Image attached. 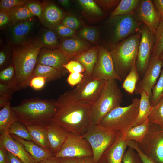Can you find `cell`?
<instances>
[{"mask_svg":"<svg viewBox=\"0 0 163 163\" xmlns=\"http://www.w3.org/2000/svg\"><path fill=\"white\" fill-rule=\"evenodd\" d=\"M25 5L32 13L37 16L40 21L43 14L42 3L37 1H29Z\"/></svg>","mask_w":163,"mask_h":163,"instance_id":"cell-44","label":"cell"},{"mask_svg":"<svg viewBox=\"0 0 163 163\" xmlns=\"http://www.w3.org/2000/svg\"><path fill=\"white\" fill-rule=\"evenodd\" d=\"M79 158L77 157L61 158L60 163H77Z\"/></svg>","mask_w":163,"mask_h":163,"instance_id":"cell-59","label":"cell"},{"mask_svg":"<svg viewBox=\"0 0 163 163\" xmlns=\"http://www.w3.org/2000/svg\"><path fill=\"white\" fill-rule=\"evenodd\" d=\"M137 144L155 163H163V129L150 123L148 133L143 141Z\"/></svg>","mask_w":163,"mask_h":163,"instance_id":"cell-8","label":"cell"},{"mask_svg":"<svg viewBox=\"0 0 163 163\" xmlns=\"http://www.w3.org/2000/svg\"><path fill=\"white\" fill-rule=\"evenodd\" d=\"M8 163H23L19 158L11 152H7Z\"/></svg>","mask_w":163,"mask_h":163,"instance_id":"cell-55","label":"cell"},{"mask_svg":"<svg viewBox=\"0 0 163 163\" xmlns=\"http://www.w3.org/2000/svg\"><path fill=\"white\" fill-rule=\"evenodd\" d=\"M78 2L83 10L88 13L96 15H103V11L95 1L79 0Z\"/></svg>","mask_w":163,"mask_h":163,"instance_id":"cell-39","label":"cell"},{"mask_svg":"<svg viewBox=\"0 0 163 163\" xmlns=\"http://www.w3.org/2000/svg\"><path fill=\"white\" fill-rule=\"evenodd\" d=\"M7 12L11 24L27 20L35 17L25 4L14 8Z\"/></svg>","mask_w":163,"mask_h":163,"instance_id":"cell-32","label":"cell"},{"mask_svg":"<svg viewBox=\"0 0 163 163\" xmlns=\"http://www.w3.org/2000/svg\"><path fill=\"white\" fill-rule=\"evenodd\" d=\"M155 41L152 56L159 57L163 52V21H161L156 30Z\"/></svg>","mask_w":163,"mask_h":163,"instance_id":"cell-37","label":"cell"},{"mask_svg":"<svg viewBox=\"0 0 163 163\" xmlns=\"http://www.w3.org/2000/svg\"><path fill=\"white\" fill-rule=\"evenodd\" d=\"M10 135L13 139L22 145L34 160L35 163L54 156L50 151L40 147L32 141L23 139L14 135Z\"/></svg>","mask_w":163,"mask_h":163,"instance_id":"cell-24","label":"cell"},{"mask_svg":"<svg viewBox=\"0 0 163 163\" xmlns=\"http://www.w3.org/2000/svg\"><path fill=\"white\" fill-rule=\"evenodd\" d=\"M93 156L91 148L88 141L81 136L68 132L61 149L54 156L58 158L77 157Z\"/></svg>","mask_w":163,"mask_h":163,"instance_id":"cell-10","label":"cell"},{"mask_svg":"<svg viewBox=\"0 0 163 163\" xmlns=\"http://www.w3.org/2000/svg\"><path fill=\"white\" fill-rule=\"evenodd\" d=\"M14 76V69L13 65L11 64L8 66L1 70L0 82L13 84Z\"/></svg>","mask_w":163,"mask_h":163,"instance_id":"cell-40","label":"cell"},{"mask_svg":"<svg viewBox=\"0 0 163 163\" xmlns=\"http://www.w3.org/2000/svg\"><path fill=\"white\" fill-rule=\"evenodd\" d=\"M128 147L133 149L138 154L143 163H155L149 156L145 155L137 143L133 140L128 142Z\"/></svg>","mask_w":163,"mask_h":163,"instance_id":"cell-48","label":"cell"},{"mask_svg":"<svg viewBox=\"0 0 163 163\" xmlns=\"http://www.w3.org/2000/svg\"><path fill=\"white\" fill-rule=\"evenodd\" d=\"M15 91L12 84L0 82V95L6 97L10 100Z\"/></svg>","mask_w":163,"mask_h":163,"instance_id":"cell-50","label":"cell"},{"mask_svg":"<svg viewBox=\"0 0 163 163\" xmlns=\"http://www.w3.org/2000/svg\"><path fill=\"white\" fill-rule=\"evenodd\" d=\"M11 109L18 122L24 125L46 126L52 122L57 106L56 100L36 97L24 99Z\"/></svg>","mask_w":163,"mask_h":163,"instance_id":"cell-3","label":"cell"},{"mask_svg":"<svg viewBox=\"0 0 163 163\" xmlns=\"http://www.w3.org/2000/svg\"><path fill=\"white\" fill-rule=\"evenodd\" d=\"M97 163H107L106 161L103 158L101 157Z\"/></svg>","mask_w":163,"mask_h":163,"instance_id":"cell-62","label":"cell"},{"mask_svg":"<svg viewBox=\"0 0 163 163\" xmlns=\"http://www.w3.org/2000/svg\"><path fill=\"white\" fill-rule=\"evenodd\" d=\"M91 76L102 80L113 79L120 82L123 81L115 71L110 52L102 46H99L97 61L94 67Z\"/></svg>","mask_w":163,"mask_h":163,"instance_id":"cell-14","label":"cell"},{"mask_svg":"<svg viewBox=\"0 0 163 163\" xmlns=\"http://www.w3.org/2000/svg\"><path fill=\"white\" fill-rule=\"evenodd\" d=\"M28 1L26 0H1L0 11L7 12L14 8L26 4Z\"/></svg>","mask_w":163,"mask_h":163,"instance_id":"cell-43","label":"cell"},{"mask_svg":"<svg viewBox=\"0 0 163 163\" xmlns=\"http://www.w3.org/2000/svg\"><path fill=\"white\" fill-rule=\"evenodd\" d=\"M63 67L69 73H83L85 71L84 67L81 63L73 59L70 60L68 63L63 65Z\"/></svg>","mask_w":163,"mask_h":163,"instance_id":"cell-45","label":"cell"},{"mask_svg":"<svg viewBox=\"0 0 163 163\" xmlns=\"http://www.w3.org/2000/svg\"><path fill=\"white\" fill-rule=\"evenodd\" d=\"M56 102L57 111L52 122L68 132L81 136L92 125L91 104L75 100L71 91H66Z\"/></svg>","mask_w":163,"mask_h":163,"instance_id":"cell-1","label":"cell"},{"mask_svg":"<svg viewBox=\"0 0 163 163\" xmlns=\"http://www.w3.org/2000/svg\"><path fill=\"white\" fill-rule=\"evenodd\" d=\"M53 30L57 35L64 37H76L75 31L61 24L58 25Z\"/></svg>","mask_w":163,"mask_h":163,"instance_id":"cell-46","label":"cell"},{"mask_svg":"<svg viewBox=\"0 0 163 163\" xmlns=\"http://www.w3.org/2000/svg\"><path fill=\"white\" fill-rule=\"evenodd\" d=\"M152 1L160 15L161 21H163V0H153Z\"/></svg>","mask_w":163,"mask_h":163,"instance_id":"cell-54","label":"cell"},{"mask_svg":"<svg viewBox=\"0 0 163 163\" xmlns=\"http://www.w3.org/2000/svg\"><path fill=\"white\" fill-rule=\"evenodd\" d=\"M57 2L62 6L66 8L69 7L70 1L69 0H58Z\"/></svg>","mask_w":163,"mask_h":163,"instance_id":"cell-61","label":"cell"},{"mask_svg":"<svg viewBox=\"0 0 163 163\" xmlns=\"http://www.w3.org/2000/svg\"></svg>","mask_w":163,"mask_h":163,"instance_id":"cell-64","label":"cell"},{"mask_svg":"<svg viewBox=\"0 0 163 163\" xmlns=\"http://www.w3.org/2000/svg\"><path fill=\"white\" fill-rule=\"evenodd\" d=\"M148 118L150 123L163 129V98L156 105L152 107Z\"/></svg>","mask_w":163,"mask_h":163,"instance_id":"cell-34","label":"cell"},{"mask_svg":"<svg viewBox=\"0 0 163 163\" xmlns=\"http://www.w3.org/2000/svg\"><path fill=\"white\" fill-rule=\"evenodd\" d=\"M134 13L139 21L144 24L155 35L161 18L152 0H142Z\"/></svg>","mask_w":163,"mask_h":163,"instance_id":"cell-16","label":"cell"},{"mask_svg":"<svg viewBox=\"0 0 163 163\" xmlns=\"http://www.w3.org/2000/svg\"><path fill=\"white\" fill-rule=\"evenodd\" d=\"M34 40L42 48L51 50L59 48V42L57 35L52 30L45 27L41 29Z\"/></svg>","mask_w":163,"mask_h":163,"instance_id":"cell-26","label":"cell"},{"mask_svg":"<svg viewBox=\"0 0 163 163\" xmlns=\"http://www.w3.org/2000/svg\"><path fill=\"white\" fill-rule=\"evenodd\" d=\"M41 48L35 40L23 45L13 47L11 64L15 70L13 85L15 91L29 85L33 77L37 57Z\"/></svg>","mask_w":163,"mask_h":163,"instance_id":"cell-2","label":"cell"},{"mask_svg":"<svg viewBox=\"0 0 163 163\" xmlns=\"http://www.w3.org/2000/svg\"><path fill=\"white\" fill-rule=\"evenodd\" d=\"M119 132L99 124L92 125L81 136L89 143L95 163H97L116 139Z\"/></svg>","mask_w":163,"mask_h":163,"instance_id":"cell-7","label":"cell"},{"mask_svg":"<svg viewBox=\"0 0 163 163\" xmlns=\"http://www.w3.org/2000/svg\"><path fill=\"white\" fill-rule=\"evenodd\" d=\"M43 14L40 21L44 27L53 30L60 24L64 17L62 11L50 1L42 3Z\"/></svg>","mask_w":163,"mask_h":163,"instance_id":"cell-19","label":"cell"},{"mask_svg":"<svg viewBox=\"0 0 163 163\" xmlns=\"http://www.w3.org/2000/svg\"><path fill=\"white\" fill-rule=\"evenodd\" d=\"M120 0H96L95 1L104 10L110 11H113L117 6Z\"/></svg>","mask_w":163,"mask_h":163,"instance_id":"cell-49","label":"cell"},{"mask_svg":"<svg viewBox=\"0 0 163 163\" xmlns=\"http://www.w3.org/2000/svg\"><path fill=\"white\" fill-rule=\"evenodd\" d=\"M139 110L136 120L133 126L143 123L148 119L152 107L151 105L150 97L144 91H141Z\"/></svg>","mask_w":163,"mask_h":163,"instance_id":"cell-31","label":"cell"},{"mask_svg":"<svg viewBox=\"0 0 163 163\" xmlns=\"http://www.w3.org/2000/svg\"><path fill=\"white\" fill-rule=\"evenodd\" d=\"M139 31L141 37L139 46L136 66L139 75L143 76L152 55L155 43V36L144 24L141 27Z\"/></svg>","mask_w":163,"mask_h":163,"instance_id":"cell-11","label":"cell"},{"mask_svg":"<svg viewBox=\"0 0 163 163\" xmlns=\"http://www.w3.org/2000/svg\"><path fill=\"white\" fill-rule=\"evenodd\" d=\"M7 132L10 135H14L23 139L33 141L25 125L19 122H15L12 124Z\"/></svg>","mask_w":163,"mask_h":163,"instance_id":"cell-36","label":"cell"},{"mask_svg":"<svg viewBox=\"0 0 163 163\" xmlns=\"http://www.w3.org/2000/svg\"><path fill=\"white\" fill-rule=\"evenodd\" d=\"M7 152L6 149L0 147V163H8Z\"/></svg>","mask_w":163,"mask_h":163,"instance_id":"cell-56","label":"cell"},{"mask_svg":"<svg viewBox=\"0 0 163 163\" xmlns=\"http://www.w3.org/2000/svg\"><path fill=\"white\" fill-rule=\"evenodd\" d=\"M12 50L9 45H7L0 51V69L2 70L10 64V58Z\"/></svg>","mask_w":163,"mask_h":163,"instance_id":"cell-42","label":"cell"},{"mask_svg":"<svg viewBox=\"0 0 163 163\" xmlns=\"http://www.w3.org/2000/svg\"><path fill=\"white\" fill-rule=\"evenodd\" d=\"M18 118L11 109L10 102L0 110V133L7 132L10 126L18 122Z\"/></svg>","mask_w":163,"mask_h":163,"instance_id":"cell-28","label":"cell"},{"mask_svg":"<svg viewBox=\"0 0 163 163\" xmlns=\"http://www.w3.org/2000/svg\"><path fill=\"white\" fill-rule=\"evenodd\" d=\"M159 57H160L161 59H163V52H162V53L161 54Z\"/></svg>","mask_w":163,"mask_h":163,"instance_id":"cell-63","label":"cell"},{"mask_svg":"<svg viewBox=\"0 0 163 163\" xmlns=\"http://www.w3.org/2000/svg\"><path fill=\"white\" fill-rule=\"evenodd\" d=\"M46 81V78L44 77L34 76L30 81L29 85L35 90H40L44 87Z\"/></svg>","mask_w":163,"mask_h":163,"instance_id":"cell-52","label":"cell"},{"mask_svg":"<svg viewBox=\"0 0 163 163\" xmlns=\"http://www.w3.org/2000/svg\"><path fill=\"white\" fill-rule=\"evenodd\" d=\"M150 123L148 118L140 125L133 126L123 136L127 141L133 140L137 143L141 142L148 133Z\"/></svg>","mask_w":163,"mask_h":163,"instance_id":"cell-27","label":"cell"},{"mask_svg":"<svg viewBox=\"0 0 163 163\" xmlns=\"http://www.w3.org/2000/svg\"><path fill=\"white\" fill-rule=\"evenodd\" d=\"M11 22L10 18L6 12L0 11V27L1 28Z\"/></svg>","mask_w":163,"mask_h":163,"instance_id":"cell-53","label":"cell"},{"mask_svg":"<svg viewBox=\"0 0 163 163\" xmlns=\"http://www.w3.org/2000/svg\"><path fill=\"white\" fill-rule=\"evenodd\" d=\"M25 125L32 137L33 141L40 147L50 151L46 126L38 125Z\"/></svg>","mask_w":163,"mask_h":163,"instance_id":"cell-25","label":"cell"},{"mask_svg":"<svg viewBox=\"0 0 163 163\" xmlns=\"http://www.w3.org/2000/svg\"><path fill=\"white\" fill-rule=\"evenodd\" d=\"M60 24L74 30L78 28L80 25L79 21L77 18L71 15L65 17Z\"/></svg>","mask_w":163,"mask_h":163,"instance_id":"cell-47","label":"cell"},{"mask_svg":"<svg viewBox=\"0 0 163 163\" xmlns=\"http://www.w3.org/2000/svg\"><path fill=\"white\" fill-rule=\"evenodd\" d=\"M70 59L59 49L51 50L41 48L40 51L37 64L54 67L64 75L67 71L63 66L68 63Z\"/></svg>","mask_w":163,"mask_h":163,"instance_id":"cell-17","label":"cell"},{"mask_svg":"<svg viewBox=\"0 0 163 163\" xmlns=\"http://www.w3.org/2000/svg\"><path fill=\"white\" fill-rule=\"evenodd\" d=\"M163 98V67L158 81L152 89L150 98L151 106L156 105Z\"/></svg>","mask_w":163,"mask_h":163,"instance_id":"cell-35","label":"cell"},{"mask_svg":"<svg viewBox=\"0 0 163 163\" xmlns=\"http://www.w3.org/2000/svg\"><path fill=\"white\" fill-rule=\"evenodd\" d=\"M141 0H121L111 12L110 17L128 14L135 12L139 6Z\"/></svg>","mask_w":163,"mask_h":163,"instance_id":"cell-30","label":"cell"},{"mask_svg":"<svg viewBox=\"0 0 163 163\" xmlns=\"http://www.w3.org/2000/svg\"><path fill=\"white\" fill-rule=\"evenodd\" d=\"M139 76L135 65L124 80L122 88L129 94H133L135 91Z\"/></svg>","mask_w":163,"mask_h":163,"instance_id":"cell-33","label":"cell"},{"mask_svg":"<svg viewBox=\"0 0 163 163\" xmlns=\"http://www.w3.org/2000/svg\"><path fill=\"white\" fill-rule=\"evenodd\" d=\"M123 96L116 80L106 81L98 97L91 105L92 125L99 124L110 111L120 106Z\"/></svg>","mask_w":163,"mask_h":163,"instance_id":"cell-5","label":"cell"},{"mask_svg":"<svg viewBox=\"0 0 163 163\" xmlns=\"http://www.w3.org/2000/svg\"><path fill=\"white\" fill-rule=\"evenodd\" d=\"M99 46H94L72 58L81 63L84 67L85 76L91 77L98 58Z\"/></svg>","mask_w":163,"mask_h":163,"instance_id":"cell-23","label":"cell"},{"mask_svg":"<svg viewBox=\"0 0 163 163\" xmlns=\"http://www.w3.org/2000/svg\"><path fill=\"white\" fill-rule=\"evenodd\" d=\"M78 33L79 36L83 39L95 44L97 43L99 34L98 31L95 27L85 26L81 29Z\"/></svg>","mask_w":163,"mask_h":163,"instance_id":"cell-38","label":"cell"},{"mask_svg":"<svg viewBox=\"0 0 163 163\" xmlns=\"http://www.w3.org/2000/svg\"><path fill=\"white\" fill-rule=\"evenodd\" d=\"M141 37L139 31L111 47L109 52L115 71L122 80L136 65Z\"/></svg>","mask_w":163,"mask_h":163,"instance_id":"cell-4","label":"cell"},{"mask_svg":"<svg viewBox=\"0 0 163 163\" xmlns=\"http://www.w3.org/2000/svg\"><path fill=\"white\" fill-rule=\"evenodd\" d=\"M46 127L50 151L56 154L59 151L65 142L68 132L53 122Z\"/></svg>","mask_w":163,"mask_h":163,"instance_id":"cell-20","label":"cell"},{"mask_svg":"<svg viewBox=\"0 0 163 163\" xmlns=\"http://www.w3.org/2000/svg\"><path fill=\"white\" fill-rule=\"evenodd\" d=\"M89 44L76 36L64 38L59 43V48L70 59L90 48Z\"/></svg>","mask_w":163,"mask_h":163,"instance_id":"cell-22","label":"cell"},{"mask_svg":"<svg viewBox=\"0 0 163 163\" xmlns=\"http://www.w3.org/2000/svg\"><path fill=\"white\" fill-rule=\"evenodd\" d=\"M127 147V141L119 132L115 141L104 152L102 157L107 163H123V158Z\"/></svg>","mask_w":163,"mask_h":163,"instance_id":"cell-21","label":"cell"},{"mask_svg":"<svg viewBox=\"0 0 163 163\" xmlns=\"http://www.w3.org/2000/svg\"><path fill=\"white\" fill-rule=\"evenodd\" d=\"M140 102V99L134 98L129 105L114 108L106 115L98 124L119 132L124 136L133 126L136 120Z\"/></svg>","mask_w":163,"mask_h":163,"instance_id":"cell-6","label":"cell"},{"mask_svg":"<svg viewBox=\"0 0 163 163\" xmlns=\"http://www.w3.org/2000/svg\"><path fill=\"white\" fill-rule=\"evenodd\" d=\"M62 74L56 69L48 66L37 64L34 70L33 77L41 76L45 77L47 81L61 78Z\"/></svg>","mask_w":163,"mask_h":163,"instance_id":"cell-29","label":"cell"},{"mask_svg":"<svg viewBox=\"0 0 163 163\" xmlns=\"http://www.w3.org/2000/svg\"><path fill=\"white\" fill-rule=\"evenodd\" d=\"M34 18L11 24L6 30L8 40L14 47L24 45L32 41L29 40L37 25Z\"/></svg>","mask_w":163,"mask_h":163,"instance_id":"cell-13","label":"cell"},{"mask_svg":"<svg viewBox=\"0 0 163 163\" xmlns=\"http://www.w3.org/2000/svg\"><path fill=\"white\" fill-rule=\"evenodd\" d=\"M85 75L83 73H70L67 77V81L69 85L73 87L78 85L83 80Z\"/></svg>","mask_w":163,"mask_h":163,"instance_id":"cell-51","label":"cell"},{"mask_svg":"<svg viewBox=\"0 0 163 163\" xmlns=\"http://www.w3.org/2000/svg\"><path fill=\"white\" fill-rule=\"evenodd\" d=\"M0 147L11 153L23 163H35L34 160L22 145L13 139L7 132L0 134Z\"/></svg>","mask_w":163,"mask_h":163,"instance_id":"cell-18","label":"cell"},{"mask_svg":"<svg viewBox=\"0 0 163 163\" xmlns=\"http://www.w3.org/2000/svg\"><path fill=\"white\" fill-rule=\"evenodd\" d=\"M110 21L113 27L112 45L139 32L141 27L144 24L139 21L134 12L111 17Z\"/></svg>","mask_w":163,"mask_h":163,"instance_id":"cell-9","label":"cell"},{"mask_svg":"<svg viewBox=\"0 0 163 163\" xmlns=\"http://www.w3.org/2000/svg\"><path fill=\"white\" fill-rule=\"evenodd\" d=\"M10 99L8 98L0 95V107L2 108L10 102Z\"/></svg>","mask_w":163,"mask_h":163,"instance_id":"cell-60","label":"cell"},{"mask_svg":"<svg viewBox=\"0 0 163 163\" xmlns=\"http://www.w3.org/2000/svg\"><path fill=\"white\" fill-rule=\"evenodd\" d=\"M77 163H95V162L93 156H90L79 158Z\"/></svg>","mask_w":163,"mask_h":163,"instance_id":"cell-58","label":"cell"},{"mask_svg":"<svg viewBox=\"0 0 163 163\" xmlns=\"http://www.w3.org/2000/svg\"><path fill=\"white\" fill-rule=\"evenodd\" d=\"M106 81L84 76L76 88L71 91L74 98L78 101L92 104L96 99Z\"/></svg>","mask_w":163,"mask_h":163,"instance_id":"cell-12","label":"cell"},{"mask_svg":"<svg viewBox=\"0 0 163 163\" xmlns=\"http://www.w3.org/2000/svg\"><path fill=\"white\" fill-rule=\"evenodd\" d=\"M163 67V59L160 57L151 56L148 66L142 79L136 85L135 93L140 94L142 91L146 92L150 98L152 89L157 82Z\"/></svg>","mask_w":163,"mask_h":163,"instance_id":"cell-15","label":"cell"},{"mask_svg":"<svg viewBox=\"0 0 163 163\" xmlns=\"http://www.w3.org/2000/svg\"><path fill=\"white\" fill-rule=\"evenodd\" d=\"M122 161L123 163H143L136 152L129 147L124 154Z\"/></svg>","mask_w":163,"mask_h":163,"instance_id":"cell-41","label":"cell"},{"mask_svg":"<svg viewBox=\"0 0 163 163\" xmlns=\"http://www.w3.org/2000/svg\"><path fill=\"white\" fill-rule=\"evenodd\" d=\"M61 159L54 156L36 163H60Z\"/></svg>","mask_w":163,"mask_h":163,"instance_id":"cell-57","label":"cell"}]
</instances>
